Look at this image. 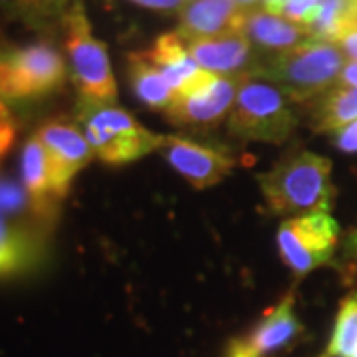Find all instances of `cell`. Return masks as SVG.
<instances>
[{
    "label": "cell",
    "mask_w": 357,
    "mask_h": 357,
    "mask_svg": "<svg viewBox=\"0 0 357 357\" xmlns=\"http://www.w3.org/2000/svg\"><path fill=\"white\" fill-rule=\"evenodd\" d=\"M258 185L272 215L328 213L335 199L332 161L328 157L300 151L258 175Z\"/></svg>",
    "instance_id": "obj_1"
},
{
    "label": "cell",
    "mask_w": 357,
    "mask_h": 357,
    "mask_svg": "<svg viewBox=\"0 0 357 357\" xmlns=\"http://www.w3.org/2000/svg\"><path fill=\"white\" fill-rule=\"evenodd\" d=\"M76 123L103 163L126 165L163 147L165 135L145 129L115 103L77 102Z\"/></svg>",
    "instance_id": "obj_2"
},
{
    "label": "cell",
    "mask_w": 357,
    "mask_h": 357,
    "mask_svg": "<svg viewBox=\"0 0 357 357\" xmlns=\"http://www.w3.org/2000/svg\"><path fill=\"white\" fill-rule=\"evenodd\" d=\"M298 126L292 98L264 77L244 76L229 115L230 135L244 141L284 143Z\"/></svg>",
    "instance_id": "obj_3"
},
{
    "label": "cell",
    "mask_w": 357,
    "mask_h": 357,
    "mask_svg": "<svg viewBox=\"0 0 357 357\" xmlns=\"http://www.w3.org/2000/svg\"><path fill=\"white\" fill-rule=\"evenodd\" d=\"M66 30L68 72L77 89L79 102L115 103L117 84L107 46L93 36L88 13L82 0H72L62 18Z\"/></svg>",
    "instance_id": "obj_4"
},
{
    "label": "cell",
    "mask_w": 357,
    "mask_h": 357,
    "mask_svg": "<svg viewBox=\"0 0 357 357\" xmlns=\"http://www.w3.org/2000/svg\"><path fill=\"white\" fill-rule=\"evenodd\" d=\"M345 56L332 42L307 38L292 50L276 54L264 66H258L252 76L264 77L280 86L292 100L319 96L340 79Z\"/></svg>",
    "instance_id": "obj_5"
},
{
    "label": "cell",
    "mask_w": 357,
    "mask_h": 357,
    "mask_svg": "<svg viewBox=\"0 0 357 357\" xmlns=\"http://www.w3.org/2000/svg\"><path fill=\"white\" fill-rule=\"evenodd\" d=\"M68 74L64 56L52 42L0 48V98L4 102L48 98L62 89Z\"/></svg>",
    "instance_id": "obj_6"
},
{
    "label": "cell",
    "mask_w": 357,
    "mask_h": 357,
    "mask_svg": "<svg viewBox=\"0 0 357 357\" xmlns=\"http://www.w3.org/2000/svg\"><path fill=\"white\" fill-rule=\"evenodd\" d=\"M340 241V225L328 213L304 215L284 220L278 229L282 262L296 276L330 264Z\"/></svg>",
    "instance_id": "obj_7"
},
{
    "label": "cell",
    "mask_w": 357,
    "mask_h": 357,
    "mask_svg": "<svg viewBox=\"0 0 357 357\" xmlns=\"http://www.w3.org/2000/svg\"><path fill=\"white\" fill-rule=\"evenodd\" d=\"M36 137L48 155L52 191L62 201L77 173L89 165L93 149L77 123L68 119H50L40 126Z\"/></svg>",
    "instance_id": "obj_8"
},
{
    "label": "cell",
    "mask_w": 357,
    "mask_h": 357,
    "mask_svg": "<svg viewBox=\"0 0 357 357\" xmlns=\"http://www.w3.org/2000/svg\"><path fill=\"white\" fill-rule=\"evenodd\" d=\"M243 77L215 76L201 88L178 96L177 102L165 112L167 119L178 128H215L230 115Z\"/></svg>",
    "instance_id": "obj_9"
},
{
    "label": "cell",
    "mask_w": 357,
    "mask_h": 357,
    "mask_svg": "<svg viewBox=\"0 0 357 357\" xmlns=\"http://www.w3.org/2000/svg\"><path fill=\"white\" fill-rule=\"evenodd\" d=\"M159 151L167 163L199 191L220 183L236 165V159L222 147L175 135H167Z\"/></svg>",
    "instance_id": "obj_10"
},
{
    "label": "cell",
    "mask_w": 357,
    "mask_h": 357,
    "mask_svg": "<svg viewBox=\"0 0 357 357\" xmlns=\"http://www.w3.org/2000/svg\"><path fill=\"white\" fill-rule=\"evenodd\" d=\"M46 230L36 220L0 215V280L28 274L46 258Z\"/></svg>",
    "instance_id": "obj_11"
},
{
    "label": "cell",
    "mask_w": 357,
    "mask_h": 357,
    "mask_svg": "<svg viewBox=\"0 0 357 357\" xmlns=\"http://www.w3.org/2000/svg\"><path fill=\"white\" fill-rule=\"evenodd\" d=\"M304 332L294 310V294L290 292L266 318L243 340L229 345V357H268L278 354Z\"/></svg>",
    "instance_id": "obj_12"
},
{
    "label": "cell",
    "mask_w": 357,
    "mask_h": 357,
    "mask_svg": "<svg viewBox=\"0 0 357 357\" xmlns=\"http://www.w3.org/2000/svg\"><path fill=\"white\" fill-rule=\"evenodd\" d=\"M187 44L197 66L217 76H250L258 66L252 58V44L243 32H227L211 38L189 40Z\"/></svg>",
    "instance_id": "obj_13"
},
{
    "label": "cell",
    "mask_w": 357,
    "mask_h": 357,
    "mask_svg": "<svg viewBox=\"0 0 357 357\" xmlns=\"http://www.w3.org/2000/svg\"><path fill=\"white\" fill-rule=\"evenodd\" d=\"M248 8L234 0H187L181 8V28L177 32L187 40L211 38L227 32H243Z\"/></svg>",
    "instance_id": "obj_14"
},
{
    "label": "cell",
    "mask_w": 357,
    "mask_h": 357,
    "mask_svg": "<svg viewBox=\"0 0 357 357\" xmlns=\"http://www.w3.org/2000/svg\"><path fill=\"white\" fill-rule=\"evenodd\" d=\"M20 177L26 192L30 195L36 217L48 227L54 220V215L58 213V199L52 191L50 163L48 155L44 151L40 139L34 135L32 139L26 141L22 155H20Z\"/></svg>",
    "instance_id": "obj_15"
},
{
    "label": "cell",
    "mask_w": 357,
    "mask_h": 357,
    "mask_svg": "<svg viewBox=\"0 0 357 357\" xmlns=\"http://www.w3.org/2000/svg\"><path fill=\"white\" fill-rule=\"evenodd\" d=\"M145 58L163 74L167 84L177 91V96L191 86L203 72L189 54V44L178 32H167L155 40L153 48L143 52Z\"/></svg>",
    "instance_id": "obj_16"
},
{
    "label": "cell",
    "mask_w": 357,
    "mask_h": 357,
    "mask_svg": "<svg viewBox=\"0 0 357 357\" xmlns=\"http://www.w3.org/2000/svg\"><path fill=\"white\" fill-rule=\"evenodd\" d=\"M243 34L260 50L276 54L292 50L310 38L304 26L294 24L290 20L266 10H248L244 18Z\"/></svg>",
    "instance_id": "obj_17"
},
{
    "label": "cell",
    "mask_w": 357,
    "mask_h": 357,
    "mask_svg": "<svg viewBox=\"0 0 357 357\" xmlns=\"http://www.w3.org/2000/svg\"><path fill=\"white\" fill-rule=\"evenodd\" d=\"M129 79L141 102L151 109L167 112L177 102V91L167 84L163 74L155 68L145 54H129Z\"/></svg>",
    "instance_id": "obj_18"
},
{
    "label": "cell",
    "mask_w": 357,
    "mask_h": 357,
    "mask_svg": "<svg viewBox=\"0 0 357 357\" xmlns=\"http://www.w3.org/2000/svg\"><path fill=\"white\" fill-rule=\"evenodd\" d=\"M70 4V0H0V10L32 30H46L62 22Z\"/></svg>",
    "instance_id": "obj_19"
},
{
    "label": "cell",
    "mask_w": 357,
    "mask_h": 357,
    "mask_svg": "<svg viewBox=\"0 0 357 357\" xmlns=\"http://www.w3.org/2000/svg\"><path fill=\"white\" fill-rule=\"evenodd\" d=\"M357 119V88L337 86L318 103L314 115L316 131L337 133Z\"/></svg>",
    "instance_id": "obj_20"
},
{
    "label": "cell",
    "mask_w": 357,
    "mask_h": 357,
    "mask_svg": "<svg viewBox=\"0 0 357 357\" xmlns=\"http://www.w3.org/2000/svg\"><path fill=\"white\" fill-rule=\"evenodd\" d=\"M357 351V292L342 300L324 357H354Z\"/></svg>",
    "instance_id": "obj_21"
},
{
    "label": "cell",
    "mask_w": 357,
    "mask_h": 357,
    "mask_svg": "<svg viewBox=\"0 0 357 357\" xmlns=\"http://www.w3.org/2000/svg\"><path fill=\"white\" fill-rule=\"evenodd\" d=\"M0 215L10 218L36 220L40 225H44L36 217V208H34V203H32L30 195L26 192L24 185H20V183L6 177H0Z\"/></svg>",
    "instance_id": "obj_22"
},
{
    "label": "cell",
    "mask_w": 357,
    "mask_h": 357,
    "mask_svg": "<svg viewBox=\"0 0 357 357\" xmlns=\"http://www.w3.org/2000/svg\"><path fill=\"white\" fill-rule=\"evenodd\" d=\"M319 6H321V0H290L280 16H284L294 24L304 26L307 30L316 20Z\"/></svg>",
    "instance_id": "obj_23"
},
{
    "label": "cell",
    "mask_w": 357,
    "mask_h": 357,
    "mask_svg": "<svg viewBox=\"0 0 357 357\" xmlns=\"http://www.w3.org/2000/svg\"><path fill=\"white\" fill-rule=\"evenodd\" d=\"M344 56H347L351 62L357 64V18L347 22V24L342 28V32L337 34V38L333 42Z\"/></svg>",
    "instance_id": "obj_24"
},
{
    "label": "cell",
    "mask_w": 357,
    "mask_h": 357,
    "mask_svg": "<svg viewBox=\"0 0 357 357\" xmlns=\"http://www.w3.org/2000/svg\"><path fill=\"white\" fill-rule=\"evenodd\" d=\"M333 143L344 153H357V119L345 129L337 131L333 137Z\"/></svg>",
    "instance_id": "obj_25"
},
{
    "label": "cell",
    "mask_w": 357,
    "mask_h": 357,
    "mask_svg": "<svg viewBox=\"0 0 357 357\" xmlns=\"http://www.w3.org/2000/svg\"><path fill=\"white\" fill-rule=\"evenodd\" d=\"M16 141V126L10 119H0V161L8 155Z\"/></svg>",
    "instance_id": "obj_26"
},
{
    "label": "cell",
    "mask_w": 357,
    "mask_h": 357,
    "mask_svg": "<svg viewBox=\"0 0 357 357\" xmlns=\"http://www.w3.org/2000/svg\"><path fill=\"white\" fill-rule=\"evenodd\" d=\"M133 4H139L143 8H151V10H161V13H173L178 10L187 4V0H129Z\"/></svg>",
    "instance_id": "obj_27"
},
{
    "label": "cell",
    "mask_w": 357,
    "mask_h": 357,
    "mask_svg": "<svg viewBox=\"0 0 357 357\" xmlns=\"http://www.w3.org/2000/svg\"><path fill=\"white\" fill-rule=\"evenodd\" d=\"M340 84L342 86H349V88H357V64L349 62L344 66L342 76H340Z\"/></svg>",
    "instance_id": "obj_28"
},
{
    "label": "cell",
    "mask_w": 357,
    "mask_h": 357,
    "mask_svg": "<svg viewBox=\"0 0 357 357\" xmlns=\"http://www.w3.org/2000/svg\"><path fill=\"white\" fill-rule=\"evenodd\" d=\"M290 0H262V4H264V10L270 14H276V16H280L282 10L286 8V4H288Z\"/></svg>",
    "instance_id": "obj_29"
},
{
    "label": "cell",
    "mask_w": 357,
    "mask_h": 357,
    "mask_svg": "<svg viewBox=\"0 0 357 357\" xmlns=\"http://www.w3.org/2000/svg\"><path fill=\"white\" fill-rule=\"evenodd\" d=\"M0 119H10V109L2 98H0Z\"/></svg>",
    "instance_id": "obj_30"
},
{
    "label": "cell",
    "mask_w": 357,
    "mask_h": 357,
    "mask_svg": "<svg viewBox=\"0 0 357 357\" xmlns=\"http://www.w3.org/2000/svg\"><path fill=\"white\" fill-rule=\"evenodd\" d=\"M234 2H236V4H241L243 8H248V10H250L258 0H234Z\"/></svg>",
    "instance_id": "obj_31"
},
{
    "label": "cell",
    "mask_w": 357,
    "mask_h": 357,
    "mask_svg": "<svg viewBox=\"0 0 357 357\" xmlns=\"http://www.w3.org/2000/svg\"><path fill=\"white\" fill-rule=\"evenodd\" d=\"M349 241H351V244H354V248H356V252H357V232L351 236V238H349Z\"/></svg>",
    "instance_id": "obj_32"
},
{
    "label": "cell",
    "mask_w": 357,
    "mask_h": 357,
    "mask_svg": "<svg viewBox=\"0 0 357 357\" xmlns=\"http://www.w3.org/2000/svg\"><path fill=\"white\" fill-rule=\"evenodd\" d=\"M354 357H357V351H356V356H354Z\"/></svg>",
    "instance_id": "obj_33"
}]
</instances>
